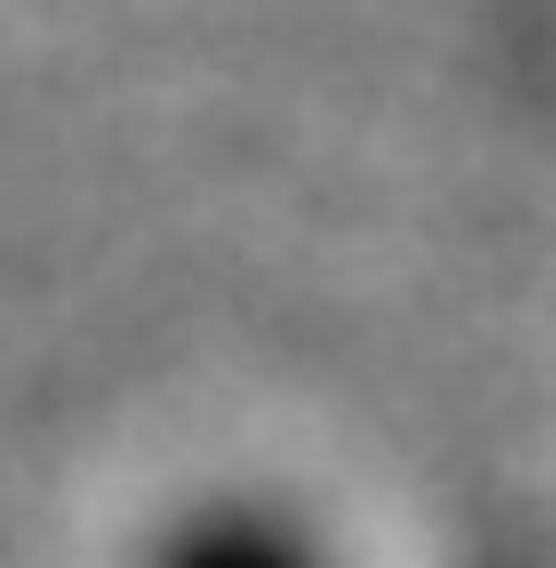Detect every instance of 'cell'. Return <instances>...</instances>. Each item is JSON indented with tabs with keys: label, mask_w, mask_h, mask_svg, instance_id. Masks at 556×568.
<instances>
[{
	"label": "cell",
	"mask_w": 556,
	"mask_h": 568,
	"mask_svg": "<svg viewBox=\"0 0 556 568\" xmlns=\"http://www.w3.org/2000/svg\"><path fill=\"white\" fill-rule=\"evenodd\" d=\"M158 568H327L279 508H194L170 545H158Z\"/></svg>",
	"instance_id": "6da1fadb"
}]
</instances>
